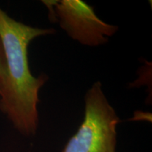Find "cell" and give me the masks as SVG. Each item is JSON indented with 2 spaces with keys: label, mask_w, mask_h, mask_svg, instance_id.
I'll return each instance as SVG.
<instances>
[{
  "label": "cell",
  "mask_w": 152,
  "mask_h": 152,
  "mask_svg": "<svg viewBox=\"0 0 152 152\" xmlns=\"http://www.w3.org/2000/svg\"><path fill=\"white\" fill-rule=\"evenodd\" d=\"M55 33L53 28H38L11 18L0 8V37L7 62V75L0 92V111L23 135H35L39 124V91L49 77H37L29 68L28 47L40 36Z\"/></svg>",
  "instance_id": "cell-1"
},
{
  "label": "cell",
  "mask_w": 152,
  "mask_h": 152,
  "mask_svg": "<svg viewBox=\"0 0 152 152\" xmlns=\"http://www.w3.org/2000/svg\"><path fill=\"white\" fill-rule=\"evenodd\" d=\"M85 102L83 123L63 152H116V128L120 120L99 81L87 91Z\"/></svg>",
  "instance_id": "cell-2"
},
{
  "label": "cell",
  "mask_w": 152,
  "mask_h": 152,
  "mask_svg": "<svg viewBox=\"0 0 152 152\" xmlns=\"http://www.w3.org/2000/svg\"><path fill=\"white\" fill-rule=\"evenodd\" d=\"M7 75V62L2 41L0 37V92L2 89Z\"/></svg>",
  "instance_id": "cell-4"
},
{
  "label": "cell",
  "mask_w": 152,
  "mask_h": 152,
  "mask_svg": "<svg viewBox=\"0 0 152 152\" xmlns=\"http://www.w3.org/2000/svg\"><path fill=\"white\" fill-rule=\"evenodd\" d=\"M42 2L48 9L49 19L58 21L70 37L82 45L90 47L104 45L118 29L117 26L101 20L92 7L81 0Z\"/></svg>",
  "instance_id": "cell-3"
}]
</instances>
